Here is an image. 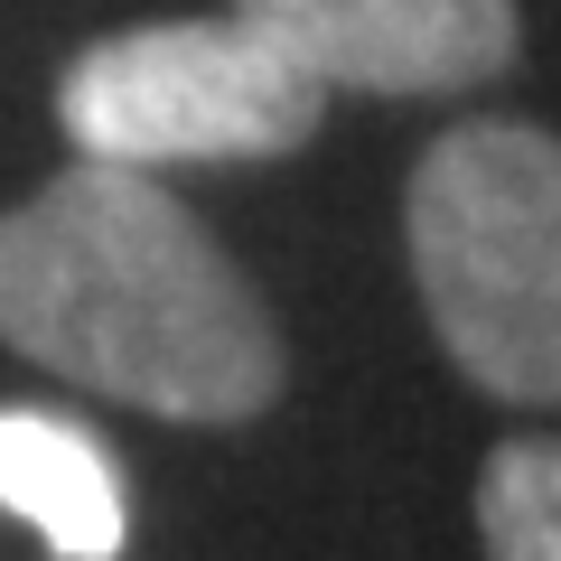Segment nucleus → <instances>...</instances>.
<instances>
[{
    "mask_svg": "<svg viewBox=\"0 0 561 561\" xmlns=\"http://www.w3.org/2000/svg\"><path fill=\"white\" fill-rule=\"evenodd\" d=\"M0 505L38 524L66 561H122V478L94 449V431L57 412H0Z\"/></svg>",
    "mask_w": 561,
    "mask_h": 561,
    "instance_id": "obj_5",
    "label": "nucleus"
},
{
    "mask_svg": "<svg viewBox=\"0 0 561 561\" xmlns=\"http://www.w3.org/2000/svg\"><path fill=\"white\" fill-rule=\"evenodd\" d=\"M486 561H561V440H505L478 478Z\"/></svg>",
    "mask_w": 561,
    "mask_h": 561,
    "instance_id": "obj_6",
    "label": "nucleus"
},
{
    "mask_svg": "<svg viewBox=\"0 0 561 561\" xmlns=\"http://www.w3.org/2000/svg\"><path fill=\"white\" fill-rule=\"evenodd\" d=\"M328 94H459L515 66V0H225Z\"/></svg>",
    "mask_w": 561,
    "mask_h": 561,
    "instance_id": "obj_4",
    "label": "nucleus"
},
{
    "mask_svg": "<svg viewBox=\"0 0 561 561\" xmlns=\"http://www.w3.org/2000/svg\"><path fill=\"white\" fill-rule=\"evenodd\" d=\"M57 122L84 160L179 169V160H290L328 122V84L280 57L262 28L150 20L94 38L57 76Z\"/></svg>",
    "mask_w": 561,
    "mask_h": 561,
    "instance_id": "obj_3",
    "label": "nucleus"
},
{
    "mask_svg": "<svg viewBox=\"0 0 561 561\" xmlns=\"http://www.w3.org/2000/svg\"><path fill=\"white\" fill-rule=\"evenodd\" d=\"M0 346L160 421L280 402V328L243 262L150 169L76 160L0 216Z\"/></svg>",
    "mask_w": 561,
    "mask_h": 561,
    "instance_id": "obj_1",
    "label": "nucleus"
},
{
    "mask_svg": "<svg viewBox=\"0 0 561 561\" xmlns=\"http://www.w3.org/2000/svg\"><path fill=\"white\" fill-rule=\"evenodd\" d=\"M402 243L478 393L561 402V140L534 122H459L402 187Z\"/></svg>",
    "mask_w": 561,
    "mask_h": 561,
    "instance_id": "obj_2",
    "label": "nucleus"
}]
</instances>
